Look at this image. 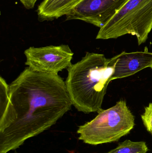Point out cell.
<instances>
[{
    "label": "cell",
    "mask_w": 152,
    "mask_h": 153,
    "mask_svg": "<svg viewBox=\"0 0 152 153\" xmlns=\"http://www.w3.org/2000/svg\"><path fill=\"white\" fill-rule=\"evenodd\" d=\"M9 95L0 110V153L16 150L48 130L72 106L60 76L28 67L9 85Z\"/></svg>",
    "instance_id": "6da1fadb"
},
{
    "label": "cell",
    "mask_w": 152,
    "mask_h": 153,
    "mask_svg": "<svg viewBox=\"0 0 152 153\" xmlns=\"http://www.w3.org/2000/svg\"><path fill=\"white\" fill-rule=\"evenodd\" d=\"M118 55L108 59L102 54L87 52L67 69L65 81L72 105L86 114L99 112Z\"/></svg>",
    "instance_id": "7a4b0ae2"
},
{
    "label": "cell",
    "mask_w": 152,
    "mask_h": 153,
    "mask_svg": "<svg viewBox=\"0 0 152 153\" xmlns=\"http://www.w3.org/2000/svg\"><path fill=\"white\" fill-rule=\"evenodd\" d=\"M91 121L79 126L78 139L90 145L117 142L128 134L135 126V118L125 101L98 112Z\"/></svg>",
    "instance_id": "3957f363"
},
{
    "label": "cell",
    "mask_w": 152,
    "mask_h": 153,
    "mask_svg": "<svg viewBox=\"0 0 152 153\" xmlns=\"http://www.w3.org/2000/svg\"><path fill=\"white\" fill-rule=\"evenodd\" d=\"M152 30V0H128L100 28L96 39L135 36L139 45L145 43Z\"/></svg>",
    "instance_id": "277c9868"
},
{
    "label": "cell",
    "mask_w": 152,
    "mask_h": 153,
    "mask_svg": "<svg viewBox=\"0 0 152 153\" xmlns=\"http://www.w3.org/2000/svg\"><path fill=\"white\" fill-rule=\"evenodd\" d=\"M25 65L35 71L58 75L71 65L74 53L67 45L30 47L24 52Z\"/></svg>",
    "instance_id": "5b68a950"
},
{
    "label": "cell",
    "mask_w": 152,
    "mask_h": 153,
    "mask_svg": "<svg viewBox=\"0 0 152 153\" xmlns=\"http://www.w3.org/2000/svg\"><path fill=\"white\" fill-rule=\"evenodd\" d=\"M128 0H83L66 15V20H80L101 28Z\"/></svg>",
    "instance_id": "8992f818"
},
{
    "label": "cell",
    "mask_w": 152,
    "mask_h": 153,
    "mask_svg": "<svg viewBox=\"0 0 152 153\" xmlns=\"http://www.w3.org/2000/svg\"><path fill=\"white\" fill-rule=\"evenodd\" d=\"M114 72L110 81L128 77L152 65V53L145 47L144 51L126 53L123 52L118 55Z\"/></svg>",
    "instance_id": "52a82bcc"
},
{
    "label": "cell",
    "mask_w": 152,
    "mask_h": 153,
    "mask_svg": "<svg viewBox=\"0 0 152 153\" xmlns=\"http://www.w3.org/2000/svg\"><path fill=\"white\" fill-rule=\"evenodd\" d=\"M83 0H44L38 6V18L42 21L52 20L67 14Z\"/></svg>",
    "instance_id": "ba28073f"
},
{
    "label": "cell",
    "mask_w": 152,
    "mask_h": 153,
    "mask_svg": "<svg viewBox=\"0 0 152 153\" xmlns=\"http://www.w3.org/2000/svg\"><path fill=\"white\" fill-rule=\"evenodd\" d=\"M149 148L145 142L126 140L120 143L115 149L104 153H147Z\"/></svg>",
    "instance_id": "9c48e42d"
},
{
    "label": "cell",
    "mask_w": 152,
    "mask_h": 153,
    "mask_svg": "<svg viewBox=\"0 0 152 153\" xmlns=\"http://www.w3.org/2000/svg\"><path fill=\"white\" fill-rule=\"evenodd\" d=\"M142 120L145 128L149 133H152V103L145 108L143 114L141 116Z\"/></svg>",
    "instance_id": "30bf717a"
},
{
    "label": "cell",
    "mask_w": 152,
    "mask_h": 153,
    "mask_svg": "<svg viewBox=\"0 0 152 153\" xmlns=\"http://www.w3.org/2000/svg\"><path fill=\"white\" fill-rule=\"evenodd\" d=\"M37 1L38 0H20L24 7L28 10L33 9Z\"/></svg>",
    "instance_id": "8fae6325"
},
{
    "label": "cell",
    "mask_w": 152,
    "mask_h": 153,
    "mask_svg": "<svg viewBox=\"0 0 152 153\" xmlns=\"http://www.w3.org/2000/svg\"><path fill=\"white\" fill-rule=\"evenodd\" d=\"M151 69H152V65L151 66Z\"/></svg>",
    "instance_id": "7c38bea8"
},
{
    "label": "cell",
    "mask_w": 152,
    "mask_h": 153,
    "mask_svg": "<svg viewBox=\"0 0 152 153\" xmlns=\"http://www.w3.org/2000/svg\"><path fill=\"white\" fill-rule=\"evenodd\" d=\"M15 153H18L16 152H15Z\"/></svg>",
    "instance_id": "4fadbf2b"
},
{
    "label": "cell",
    "mask_w": 152,
    "mask_h": 153,
    "mask_svg": "<svg viewBox=\"0 0 152 153\" xmlns=\"http://www.w3.org/2000/svg\"></svg>",
    "instance_id": "5bb4252c"
}]
</instances>
